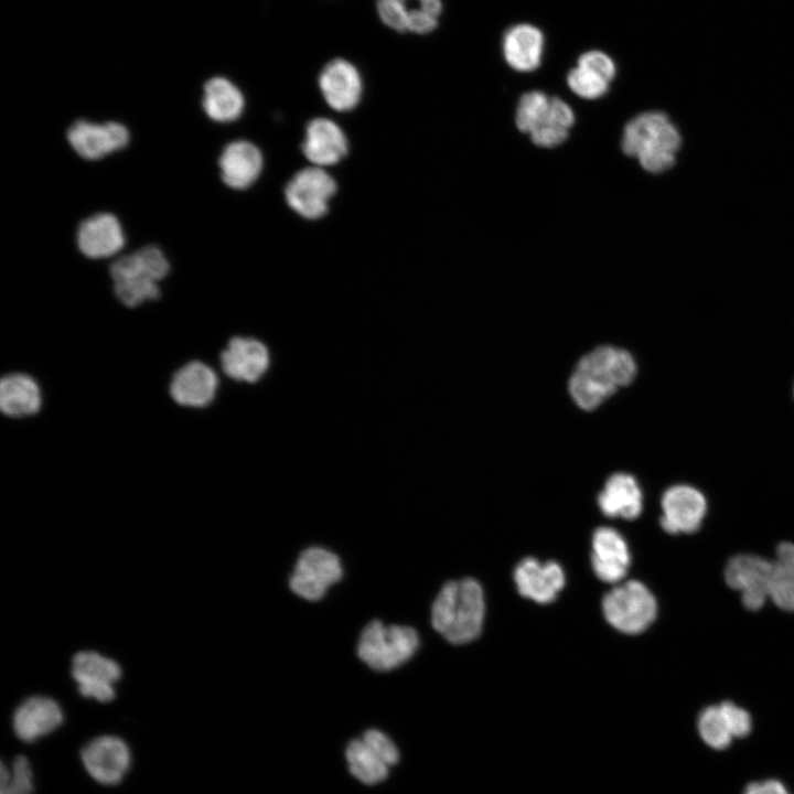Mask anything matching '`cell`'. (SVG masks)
Masks as SVG:
<instances>
[{"label":"cell","instance_id":"obj_27","mask_svg":"<svg viewBox=\"0 0 794 794\" xmlns=\"http://www.w3.org/2000/svg\"><path fill=\"white\" fill-rule=\"evenodd\" d=\"M602 513L609 517L636 518L643 508V495L636 480L626 473L611 475L598 495Z\"/></svg>","mask_w":794,"mask_h":794},{"label":"cell","instance_id":"obj_26","mask_svg":"<svg viewBox=\"0 0 794 794\" xmlns=\"http://www.w3.org/2000/svg\"><path fill=\"white\" fill-rule=\"evenodd\" d=\"M545 36L541 30L529 23L509 26L502 40L505 62L514 71L533 72L541 63Z\"/></svg>","mask_w":794,"mask_h":794},{"label":"cell","instance_id":"obj_33","mask_svg":"<svg viewBox=\"0 0 794 794\" xmlns=\"http://www.w3.org/2000/svg\"><path fill=\"white\" fill-rule=\"evenodd\" d=\"M609 82L597 73L576 66L567 74V85L577 96L584 99H597L609 90Z\"/></svg>","mask_w":794,"mask_h":794},{"label":"cell","instance_id":"obj_10","mask_svg":"<svg viewBox=\"0 0 794 794\" xmlns=\"http://www.w3.org/2000/svg\"><path fill=\"white\" fill-rule=\"evenodd\" d=\"M343 575L339 557L321 547H309L299 556L289 584L305 600H320Z\"/></svg>","mask_w":794,"mask_h":794},{"label":"cell","instance_id":"obj_4","mask_svg":"<svg viewBox=\"0 0 794 794\" xmlns=\"http://www.w3.org/2000/svg\"><path fill=\"white\" fill-rule=\"evenodd\" d=\"M170 272V262L162 249L153 244L116 258L109 266L117 299L128 308L139 307L160 298L159 282Z\"/></svg>","mask_w":794,"mask_h":794},{"label":"cell","instance_id":"obj_25","mask_svg":"<svg viewBox=\"0 0 794 794\" xmlns=\"http://www.w3.org/2000/svg\"><path fill=\"white\" fill-rule=\"evenodd\" d=\"M63 722V711L52 698L33 696L25 699L13 715V730L19 739L32 742L56 730Z\"/></svg>","mask_w":794,"mask_h":794},{"label":"cell","instance_id":"obj_12","mask_svg":"<svg viewBox=\"0 0 794 794\" xmlns=\"http://www.w3.org/2000/svg\"><path fill=\"white\" fill-rule=\"evenodd\" d=\"M751 728L750 713L732 701L708 706L700 711L697 719L700 738L715 750L727 749L734 738L747 737Z\"/></svg>","mask_w":794,"mask_h":794},{"label":"cell","instance_id":"obj_36","mask_svg":"<svg viewBox=\"0 0 794 794\" xmlns=\"http://www.w3.org/2000/svg\"><path fill=\"white\" fill-rule=\"evenodd\" d=\"M743 794H790V792L782 782L770 779L748 784Z\"/></svg>","mask_w":794,"mask_h":794},{"label":"cell","instance_id":"obj_3","mask_svg":"<svg viewBox=\"0 0 794 794\" xmlns=\"http://www.w3.org/2000/svg\"><path fill=\"white\" fill-rule=\"evenodd\" d=\"M680 143V133L669 117L652 110L625 125L621 148L625 154L635 157L645 171L662 173L674 165Z\"/></svg>","mask_w":794,"mask_h":794},{"label":"cell","instance_id":"obj_6","mask_svg":"<svg viewBox=\"0 0 794 794\" xmlns=\"http://www.w3.org/2000/svg\"><path fill=\"white\" fill-rule=\"evenodd\" d=\"M418 646L419 637L415 629L406 625H384L374 620L362 631L357 654L371 668L384 672L407 662Z\"/></svg>","mask_w":794,"mask_h":794},{"label":"cell","instance_id":"obj_13","mask_svg":"<svg viewBox=\"0 0 794 794\" xmlns=\"http://www.w3.org/2000/svg\"><path fill=\"white\" fill-rule=\"evenodd\" d=\"M87 773L103 785H117L130 768L131 753L127 743L115 736H100L81 752Z\"/></svg>","mask_w":794,"mask_h":794},{"label":"cell","instance_id":"obj_8","mask_svg":"<svg viewBox=\"0 0 794 794\" xmlns=\"http://www.w3.org/2000/svg\"><path fill=\"white\" fill-rule=\"evenodd\" d=\"M337 191L336 181L321 167H305L297 171L283 187L289 208L307 221L326 215L329 201Z\"/></svg>","mask_w":794,"mask_h":794},{"label":"cell","instance_id":"obj_22","mask_svg":"<svg viewBox=\"0 0 794 794\" xmlns=\"http://www.w3.org/2000/svg\"><path fill=\"white\" fill-rule=\"evenodd\" d=\"M518 592L538 603H549L565 586V572L555 561L540 562L535 558L523 559L514 570Z\"/></svg>","mask_w":794,"mask_h":794},{"label":"cell","instance_id":"obj_15","mask_svg":"<svg viewBox=\"0 0 794 794\" xmlns=\"http://www.w3.org/2000/svg\"><path fill=\"white\" fill-rule=\"evenodd\" d=\"M75 243L88 259H104L118 254L126 244L118 217L109 212H97L78 223Z\"/></svg>","mask_w":794,"mask_h":794},{"label":"cell","instance_id":"obj_30","mask_svg":"<svg viewBox=\"0 0 794 794\" xmlns=\"http://www.w3.org/2000/svg\"><path fill=\"white\" fill-rule=\"evenodd\" d=\"M771 567L769 599L785 611H794V544L781 543Z\"/></svg>","mask_w":794,"mask_h":794},{"label":"cell","instance_id":"obj_32","mask_svg":"<svg viewBox=\"0 0 794 794\" xmlns=\"http://www.w3.org/2000/svg\"><path fill=\"white\" fill-rule=\"evenodd\" d=\"M33 774L29 760L23 755L14 758L11 769L4 763L0 768V794H32Z\"/></svg>","mask_w":794,"mask_h":794},{"label":"cell","instance_id":"obj_20","mask_svg":"<svg viewBox=\"0 0 794 794\" xmlns=\"http://www.w3.org/2000/svg\"><path fill=\"white\" fill-rule=\"evenodd\" d=\"M441 0H377L382 21L399 32L426 34L438 25Z\"/></svg>","mask_w":794,"mask_h":794},{"label":"cell","instance_id":"obj_18","mask_svg":"<svg viewBox=\"0 0 794 794\" xmlns=\"http://www.w3.org/2000/svg\"><path fill=\"white\" fill-rule=\"evenodd\" d=\"M218 376L201 361H191L172 375L169 393L173 401L183 407L203 408L215 398Z\"/></svg>","mask_w":794,"mask_h":794},{"label":"cell","instance_id":"obj_2","mask_svg":"<svg viewBox=\"0 0 794 794\" xmlns=\"http://www.w3.org/2000/svg\"><path fill=\"white\" fill-rule=\"evenodd\" d=\"M485 615L484 594L471 578L447 582L431 609V623L448 642L465 644L476 639Z\"/></svg>","mask_w":794,"mask_h":794},{"label":"cell","instance_id":"obj_17","mask_svg":"<svg viewBox=\"0 0 794 794\" xmlns=\"http://www.w3.org/2000/svg\"><path fill=\"white\" fill-rule=\"evenodd\" d=\"M301 152L316 167H332L348 153V140L342 128L332 119L315 117L304 128Z\"/></svg>","mask_w":794,"mask_h":794},{"label":"cell","instance_id":"obj_14","mask_svg":"<svg viewBox=\"0 0 794 794\" xmlns=\"http://www.w3.org/2000/svg\"><path fill=\"white\" fill-rule=\"evenodd\" d=\"M662 528L669 534H690L700 528L707 513V501L696 487L677 484L668 487L661 501Z\"/></svg>","mask_w":794,"mask_h":794},{"label":"cell","instance_id":"obj_16","mask_svg":"<svg viewBox=\"0 0 794 794\" xmlns=\"http://www.w3.org/2000/svg\"><path fill=\"white\" fill-rule=\"evenodd\" d=\"M72 676L84 697L108 702L115 697L114 684L120 678L121 669L114 659L83 651L73 657Z\"/></svg>","mask_w":794,"mask_h":794},{"label":"cell","instance_id":"obj_34","mask_svg":"<svg viewBox=\"0 0 794 794\" xmlns=\"http://www.w3.org/2000/svg\"><path fill=\"white\" fill-rule=\"evenodd\" d=\"M577 65L597 73L609 83L616 74L614 61L607 53L599 50L582 53L578 57Z\"/></svg>","mask_w":794,"mask_h":794},{"label":"cell","instance_id":"obj_11","mask_svg":"<svg viewBox=\"0 0 794 794\" xmlns=\"http://www.w3.org/2000/svg\"><path fill=\"white\" fill-rule=\"evenodd\" d=\"M772 562L758 555L733 556L725 568L727 584L741 593L743 605L751 611L761 609L770 594Z\"/></svg>","mask_w":794,"mask_h":794},{"label":"cell","instance_id":"obj_31","mask_svg":"<svg viewBox=\"0 0 794 794\" xmlns=\"http://www.w3.org/2000/svg\"><path fill=\"white\" fill-rule=\"evenodd\" d=\"M346 759L354 776L366 784H376L386 779L388 765L384 763L363 741L353 740L346 749Z\"/></svg>","mask_w":794,"mask_h":794},{"label":"cell","instance_id":"obj_24","mask_svg":"<svg viewBox=\"0 0 794 794\" xmlns=\"http://www.w3.org/2000/svg\"><path fill=\"white\" fill-rule=\"evenodd\" d=\"M631 556L624 538L611 527H600L592 536L591 562L596 576L608 583L624 578Z\"/></svg>","mask_w":794,"mask_h":794},{"label":"cell","instance_id":"obj_29","mask_svg":"<svg viewBox=\"0 0 794 794\" xmlns=\"http://www.w3.org/2000/svg\"><path fill=\"white\" fill-rule=\"evenodd\" d=\"M202 108L212 121L230 124L242 116L245 98L232 81L223 76H214L203 85Z\"/></svg>","mask_w":794,"mask_h":794},{"label":"cell","instance_id":"obj_7","mask_svg":"<svg viewBox=\"0 0 794 794\" xmlns=\"http://www.w3.org/2000/svg\"><path fill=\"white\" fill-rule=\"evenodd\" d=\"M605 620L626 634L645 631L655 620L657 603L650 589L640 581L631 580L609 591L602 600Z\"/></svg>","mask_w":794,"mask_h":794},{"label":"cell","instance_id":"obj_1","mask_svg":"<svg viewBox=\"0 0 794 794\" xmlns=\"http://www.w3.org/2000/svg\"><path fill=\"white\" fill-rule=\"evenodd\" d=\"M636 365L632 355L614 346H599L587 353L576 365L569 379V393L584 410L600 406L620 387L635 377Z\"/></svg>","mask_w":794,"mask_h":794},{"label":"cell","instance_id":"obj_23","mask_svg":"<svg viewBox=\"0 0 794 794\" xmlns=\"http://www.w3.org/2000/svg\"><path fill=\"white\" fill-rule=\"evenodd\" d=\"M221 366L232 379L246 383L257 382L269 366V353L259 341L235 336L222 351Z\"/></svg>","mask_w":794,"mask_h":794},{"label":"cell","instance_id":"obj_19","mask_svg":"<svg viewBox=\"0 0 794 794\" xmlns=\"http://www.w3.org/2000/svg\"><path fill=\"white\" fill-rule=\"evenodd\" d=\"M222 182L235 191L249 189L264 168L260 149L251 141L238 139L224 146L217 159Z\"/></svg>","mask_w":794,"mask_h":794},{"label":"cell","instance_id":"obj_9","mask_svg":"<svg viewBox=\"0 0 794 794\" xmlns=\"http://www.w3.org/2000/svg\"><path fill=\"white\" fill-rule=\"evenodd\" d=\"M65 137L72 150L88 161L124 150L131 139L129 129L121 122L109 120L99 124L83 118L68 126Z\"/></svg>","mask_w":794,"mask_h":794},{"label":"cell","instance_id":"obj_35","mask_svg":"<svg viewBox=\"0 0 794 794\" xmlns=\"http://www.w3.org/2000/svg\"><path fill=\"white\" fill-rule=\"evenodd\" d=\"M366 745L387 765L396 764L399 755L393 741L378 730H367L363 736Z\"/></svg>","mask_w":794,"mask_h":794},{"label":"cell","instance_id":"obj_5","mask_svg":"<svg viewBox=\"0 0 794 794\" xmlns=\"http://www.w3.org/2000/svg\"><path fill=\"white\" fill-rule=\"evenodd\" d=\"M575 122L571 107L559 97H549L540 90L523 94L518 100L515 124L528 133L534 144L554 148L561 144Z\"/></svg>","mask_w":794,"mask_h":794},{"label":"cell","instance_id":"obj_21","mask_svg":"<svg viewBox=\"0 0 794 794\" xmlns=\"http://www.w3.org/2000/svg\"><path fill=\"white\" fill-rule=\"evenodd\" d=\"M318 83L325 103L335 111H351L361 101L362 77L357 68L346 60L330 61L322 68Z\"/></svg>","mask_w":794,"mask_h":794},{"label":"cell","instance_id":"obj_28","mask_svg":"<svg viewBox=\"0 0 794 794\" xmlns=\"http://www.w3.org/2000/svg\"><path fill=\"white\" fill-rule=\"evenodd\" d=\"M42 393L36 380L23 373H11L0 382V408L10 418H22L39 412Z\"/></svg>","mask_w":794,"mask_h":794}]
</instances>
